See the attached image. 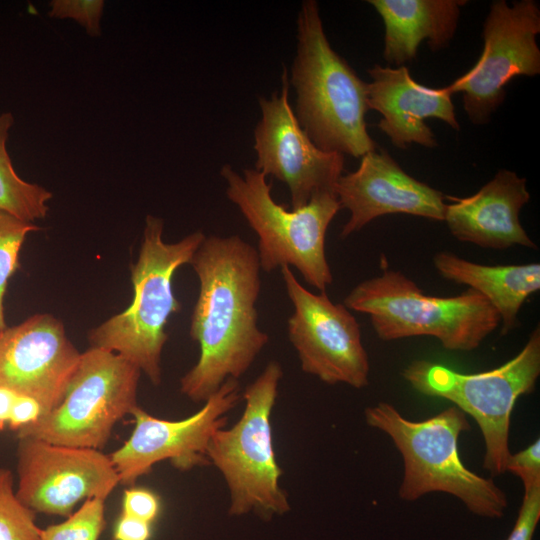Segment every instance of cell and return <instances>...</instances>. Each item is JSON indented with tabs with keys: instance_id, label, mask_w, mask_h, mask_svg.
<instances>
[{
	"instance_id": "1",
	"label": "cell",
	"mask_w": 540,
	"mask_h": 540,
	"mask_svg": "<svg viewBox=\"0 0 540 540\" xmlns=\"http://www.w3.org/2000/svg\"><path fill=\"white\" fill-rule=\"evenodd\" d=\"M190 264L200 290L189 334L200 346V357L180 379V391L198 403L207 401L228 378L243 376L269 336L257 324L261 268L251 244L238 235H211Z\"/></svg>"
},
{
	"instance_id": "2",
	"label": "cell",
	"mask_w": 540,
	"mask_h": 540,
	"mask_svg": "<svg viewBox=\"0 0 540 540\" xmlns=\"http://www.w3.org/2000/svg\"><path fill=\"white\" fill-rule=\"evenodd\" d=\"M291 84L295 116L315 146L356 158L376 149L365 121L367 83L331 47L314 0L303 1L298 13Z\"/></svg>"
},
{
	"instance_id": "3",
	"label": "cell",
	"mask_w": 540,
	"mask_h": 540,
	"mask_svg": "<svg viewBox=\"0 0 540 540\" xmlns=\"http://www.w3.org/2000/svg\"><path fill=\"white\" fill-rule=\"evenodd\" d=\"M366 423L386 433L401 453L404 476L400 498L414 501L429 492H445L459 498L474 514L500 518L507 508L505 493L493 482L465 467L458 439L470 425L466 414L449 407L423 421L403 417L389 403L365 409Z\"/></svg>"
},
{
	"instance_id": "4",
	"label": "cell",
	"mask_w": 540,
	"mask_h": 540,
	"mask_svg": "<svg viewBox=\"0 0 540 540\" xmlns=\"http://www.w3.org/2000/svg\"><path fill=\"white\" fill-rule=\"evenodd\" d=\"M163 221L146 217L137 262L131 265L134 298L123 312L92 329V347L114 352L143 372L154 385L161 383V353L167 341L169 316L181 310L172 280L176 270L190 263L205 239L193 232L175 243L162 239Z\"/></svg>"
},
{
	"instance_id": "5",
	"label": "cell",
	"mask_w": 540,
	"mask_h": 540,
	"mask_svg": "<svg viewBox=\"0 0 540 540\" xmlns=\"http://www.w3.org/2000/svg\"><path fill=\"white\" fill-rule=\"evenodd\" d=\"M343 304L368 314L383 341L431 336L450 351L478 348L500 325L496 309L477 291L468 288L457 296H430L404 273L387 267L357 284Z\"/></svg>"
},
{
	"instance_id": "6",
	"label": "cell",
	"mask_w": 540,
	"mask_h": 540,
	"mask_svg": "<svg viewBox=\"0 0 540 540\" xmlns=\"http://www.w3.org/2000/svg\"><path fill=\"white\" fill-rule=\"evenodd\" d=\"M221 176L226 182L227 198L258 236L261 270L269 273L277 267L293 266L307 284L325 292L333 281L325 237L341 209L335 192L316 194L305 206L288 211L273 199L272 184L263 173L245 169L239 174L225 164Z\"/></svg>"
},
{
	"instance_id": "7",
	"label": "cell",
	"mask_w": 540,
	"mask_h": 540,
	"mask_svg": "<svg viewBox=\"0 0 540 540\" xmlns=\"http://www.w3.org/2000/svg\"><path fill=\"white\" fill-rule=\"evenodd\" d=\"M283 370L269 362L242 393L245 407L229 429H218L210 438L207 458L222 474L230 494V515L251 511L263 517L289 511L287 493L279 481L282 470L276 460L271 414Z\"/></svg>"
},
{
	"instance_id": "8",
	"label": "cell",
	"mask_w": 540,
	"mask_h": 540,
	"mask_svg": "<svg viewBox=\"0 0 540 540\" xmlns=\"http://www.w3.org/2000/svg\"><path fill=\"white\" fill-rule=\"evenodd\" d=\"M418 392L449 400L477 422L485 443L483 466L492 475L506 472L509 431L517 399L535 389L540 375V326L521 351L489 371L465 374L428 360H415L402 373Z\"/></svg>"
},
{
	"instance_id": "9",
	"label": "cell",
	"mask_w": 540,
	"mask_h": 540,
	"mask_svg": "<svg viewBox=\"0 0 540 540\" xmlns=\"http://www.w3.org/2000/svg\"><path fill=\"white\" fill-rule=\"evenodd\" d=\"M141 371L120 355L91 347L81 353L62 401L17 431L49 443L100 450L115 424L137 405Z\"/></svg>"
},
{
	"instance_id": "10",
	"label": "cell",
	"mask_w": 540,
	"mask_h": 540,
	"mask_svg": "<svg viewBox=\"0 0 540 540\" xmlns=\"http://www.w3.org/2000/svg\"><path fill=\"white\" fill-rule=\"evenodd\" d=\"M540 8L534 0L493 1L483 25L484 47L476 64L446 86L462 94L475 125L487 124L504 102L506 85L517 76L540 74Z\"/></svg>"
},
{
	"instance_id": "11",
	"label": "cell",
	"mask_w": 540,
	"mask_h": 540,
	"mask_svg": "<svg viewBox=\"0 0 540 540\" xmlns=\"http://www.w3.org/2000/svg\"><path fill=\"white\" fill-rule=\"evenodd\" d=\"M280 269L294 309L287 321L288 337L302 371L330 385L367 386L369 359L355 317L344 304L333 303L326 292L306 289L289 266Z\"/></svg>"
},
{
	"instance_id": "12",
	"label": "cell",
	"mask_w": 540,
	"mask_h": 540,
	"mask_svg": "<svg viewBox=\"0 0 540 540\" xmlns=\"http://www.w3.org/2000/svg\"><path fill=\"white\" fill-rule=\"evenodd\" d=\"M241 399L238 380L228 378L199 411L181 420L156 418L137 406L131 413L135 419L131 436L109 455L120 483L134 484L163 460L181 471L209 465V440L226 426L228 412Z\"/></svg>"
},
{
	"instance_id": "13",
	"label": "cell",
	"mask_w": 540,
	"mask_h": 540,
	"mask_svg": "<svg viewBox=\"0 0 540 540\" xmlns=\"http://www.w3.org/2000/svg\"><path fill=\"white\" fill-rule=\"evenodd\" d=\"M16 495L34 512L70 516L82 500H106L120 483L109 455L18 438Z\"/></svg>"
},
{
	"instance_id": "14",
	"label": "cell",
	"mask_w": 540,
	"mask_h": 540,
	"mask_svg": "<svg viewBox=\"0 0 540 540\" xmlns=\"http://www.w3.org/2000/svg\"><path fill=\"white\" fill-rule=\"evenodd\" d=\"M261 118L254 130L255 170L284 182L292 209L305 206L313 196L335 192L343 175L344 155L319 149L299 124L289 103L286 69L282 86L270 98L259 99Z\"/></svg>"
},
{
	"instance_id": "15",
	"label": "cell",
	"mask_w": 540,
	"mask_h": 540,
	"mask_svg": "<svg viewBox=\"0 0 540 540\" xmlns=\"http://www.w3.org/2000/svg\"><path fill=\"white\" fill-rule=\"evenodd\" d=\"M81 353L60 320L36 314L0 334V386L34 398L43 414L63 399Z\"/></svg>"
},
{
	"instance_id": "16",
	"label": "cell",
	"mask_w": 540,
	"mask_h": 540,
	"mask_svg": "<svg viewBox=\"0 0 540 540\" xmlns=\"http://www.w3.org/2000/svg\"><path fill=\"white\" fill-rule=\"evenodd\" d=\"M335 194L341 208L350 212L340 233L343 239L387 214L444 221L447 204L446 195L410 176L383 149L363 155L357 170L338 179Z\"/></svg>"
},
{
	"instance_id": "17",
	"label": "cell",
	"mask_w": 540,
	"mask_h": 540,
	"mask_svg": "<svg viewBox=\"0 0 540 540\" xmlns=\"http://www.w3.org/2000/svg\"><path fill=\"white\" fill-rule=\"evenodd\" d=\"M367 106L381 114L378 128L391 143L405 149L415 143L435 148L438 143L425 120L436 118L459 131L452 94L445 87L430 88L416 82L406 66L375 64L367 70Z\"/></svg>"
},
{
	"instance_id": "18",
	"label": "cell",
	"mask_w": 540,
	"mask_h": 540,
	"mask_svg": "<svg viewBox=\"0 0 540 540\" xmlns=\"http://www.w3.org/2000/svg\"><path fill=\"white\" fill-rule=\"evenodd\" d=\"M445 198L444 221L456 239L491 249L537 248L519 218L530 200L527 181L514 171L499 170L471 196Z\"/></svg>"
},
{
	"instance_id": "19",
	"label": "cell",
	"mask_w": 540,
	"mask_h": 540,
	"mask_svg": "<svg viewBox=\"0 0 540 540\" xmlns=\"http://www.w3.org/2000/svg\"><path fill=\"white\" fill-rule=\"evenodd\" d=\"M384 27L383 57L404 66L426 40L432 51L447 47L457 30L463 0H369Z\"/></svg>"
},
{
	"instance_id": "20",
	"label": "cell",
	"mask_w": 540,
	"mask_h": 540,
	"mask_svg": "<svg viewBox=\"0 0 540 540\" xmlns=\"http://www.w3.org/2000/svg\"><path fill=\"white\" fill-rule=\"evenodd\" d=\"M433 265L443 278L467 285L489 301L500 316L502 335L517 326L522 305L540 289L539 263L483 265L440 251Z\"/></svg>"
},
{
	"instance_id": "21",
	"label": "cell",
	"mask_w": 540,
	"mask_h": 540,
	"mask_svg": "<svg viewBox=\"0 0 540 540\" xmlns=\"http://www.w3.org/2000/svg\"><path fill=\"white\" fill-rule=\"evenodd\" d=\"M13 124L12 113L0 114V211L33 223L46 217L49 209L47 202L52 198V193L38 184L23 180L16 173L6 148Z\"/></svg>"
},
{
	"instance_id": "22",
	"label": "cell",
	"mask_w": 540,
	"mask_h": 540,
	"mask_svg": "<svg viewBox=\"0 0 540 540\" xmlns=\"http://www.w3.org/2000/svg\"><path fill=\"white\" fill-rule=\"evenodd\" d=\"M0 540H41L35 512L16 495L12 472L0 468Z\"/></svg>"
},
{
	"instance_id": "23",
	"label": "cell",
	"mask_w": 540,
	"mask_h": 540,
	"mask_svg": "<svg viewBox=\"0 0 540 540\" xmlns=\"http://www.w3.org/2000/svg\"><path fill=\"white\" fill-rule=\"evenodd\" d=\"M104 511V499H87L65 521L41 529V540H98L105 527Z\"/></svg>"
},
{
	"instance_id": "24",
	"label": "cell",
	"mask_w": 540,
	"mask_h": 540,
	"mask_svg": "<svg viewBox=\"0 0 540 540\" xmlns=\"http://www.w3.org/2000/svg\"><path fill=\"white\" fill-rule=\"evenodd\" d=\"M32 222L23 221L0 211V328L5 329L4 296L9 278L18 268V256L26 235L39 230Z\"/></svg>"
},
{
	"instance_id": "25",
	"label": "cell",
	"mask_w": 540,
	"mask_h": 540,
	"mask_svg": "<svg viewBox=\"0 0 540 540\" xmlns=\"http://www.w3.org/2000/svg\"><path fill=\"white\" fill-rule=\"evenodd\" d=\"M103 0H52L49 16L58 19H72L79 23L89 36L101 35Z\"/></svg>"
},
{
	"instance_id": "26",
	"label": "cell",
	"mask_w": 540,
	"mask_h": 540,
	"mask_svg": "<svg viewBox=\"0 0 540 540\" xmlns=\"http://www.w3.org/2000/svg\"><path fill=\"white\" fill-rule=\"evenodd\" d=\"M506 471L522 480L524 492L540 487V440L537 439L525 449L510 454Z\"/></svg>"
},
{
	"instance_id": "27",
	"label": "cell",
	"mask_w": 540,
	"mask_h": 540,
	"mask_svg": "<svg viewBox=\"0 0 540 540\" xmlns=\"http://www.w3.org/2000/svg\"><path fill=\"white\" fill-rule=\"evenodd\" d=\"M540 519V487L524 492L512 531L506 540H532Z\"/></svg>"
},
{
	"instance_id": "28",
	"label": "cell",
	"mask_w": 540,
	"mask_h": 540,
	"mask_svg": "<svg viewBox=\"0 0 540 540\" xmlns=\"http://www.w3.org/2000/svg\"><path fill=\"white\" fill-rule=\"evenodd\" d=\"M160 511L158 496L146 488H129L123 496V513L128 516L152 523Z\"/></svg>"
},
{
	"instance_id": "29",
	"label": "cell",
	"mask_w": 540,
	"mask_h": 540,
	"mask_svg": "<svg viewBox=\"0 0 540 540\" xmlns=\"http://www.w3.org/2000/svg\"><path fill=\"white\" fill-rule=\"evenodd\" d=\"M43 414L41 405L37 400L25 395H17L8 426L16 432L34 422Z\"/></svg>"
},
{
	"instance_id": "30",
	"label": "cell",
	"mask_w": 540,
	"mask_h": 540,
	"mask_svg": "<svg viewBox=\"0 0 540 540\" xmlns=\"http://www.w3.org/2000/svg\"><path fill=\"white\" fill-rule=\"evenodd\" d=\"M114 540H149L151 524L122 514L114 529Z\"/></svg>"
},
{
	"instance_id": "31",
	"label": "cell",
	"mask_w": 540,
	"mask_h": 540,
	"mask_svg": "<svg viewBox=\"0 0 540 540\" xmlns=\"http://www.w3.org/2000/svg\"><path fill=\"white\" fill-rule=\"evenodd\" d=\"M17 395L11 389L0 386V430H3L8 425Z\"/></svg>"
},
{
	"instance_id": "32",
	"label": "cell",
	"mask_w": 540,
	"mask_h": 540,
	"mask_svg": "<svg viewBox=\"0 0 540 540\" xmlns=\"http://www.w3.org/2000/svg\"><path fill=\"white\" fill-rule=\"evenodd\" d=\"M2 331H3V329L0 328V334H1Z\"/></svg>"
}]
</instances>
